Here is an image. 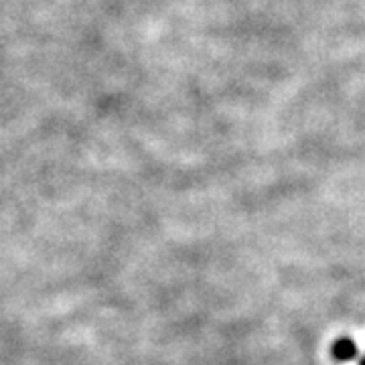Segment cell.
Listing matches in <instances>:
<instances>
[{
    "mask_svg": "<svg viewBox=\"0 0 365 365\" xmlns=\"http://www.w3.org/2000/svg\"><path fill=\"white\" fill-rule=\"evenodd\" d=\"M333 357L337 361H351V359L357 357V345L349 337L337 339L335 345H333Z\"/></svg>",
    "mask_w": 365,
    "mask_h": 365,
    "instance_id": "obj_1",
    "label": "cell"
},
{
    "mask_svg": "<svg viewBox=\"0 0 365 365\" xmlns=\"http://www.w3.org/2000/svg\"><path fill=\"white\" fill-rule=\"evenodd\" d=\"M361 365H365V357H364V359H361Z\"/></svg>",
    "mask_w": 365,
    "mask_h": 365,
    "instance_id": "obj_2",
    "label": "cell"
}]
</instances>
